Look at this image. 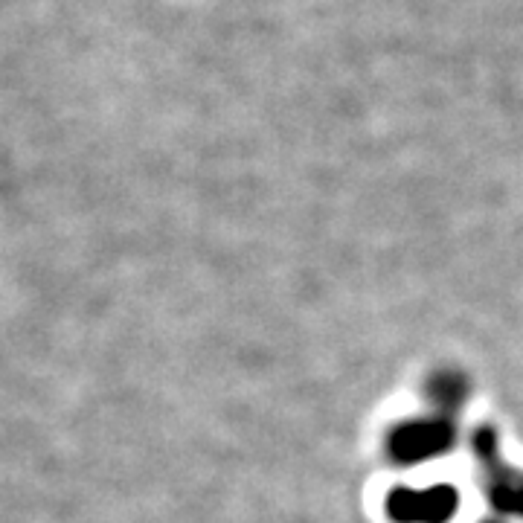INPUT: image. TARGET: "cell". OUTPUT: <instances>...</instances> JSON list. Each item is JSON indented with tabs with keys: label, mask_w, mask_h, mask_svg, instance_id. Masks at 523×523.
<instances>
[{
	"label": "cell",
	"mask_w": 523,
	"mask_h": 523,
	"mask_svg": "<svg viewBox=\"0 0 523 523\" xmlns=\"http://www.w3.org/2000/svg\"><path fill=\"white\" fill-rule=\"evenodd\" d=\"M460 492L448 483L431 489H404L387 494V518L393 523H448L457 515Z\"/></svg>",
	"instance_id": "cell-3"
},
{
	"label": "cell",
	"mask_w": 523,
	"mask_h": 523,
	"mask_svg": "<svg viewBox=\"0 0 523 523\" xmlns=\"http://www.w3.org/2000/svg\"><path fill=\"white\" fill-rule=\"evenodd\" d=\"M474 460L480 462L486 497L500 515L523 518V471L500 454V442L492 428H480L471 436Z\"/></svg>",
	"instance_id": "cell-2"
},
{
	"label": "cell",
	"mask_w": 523,
	"mask_h": 523,
	"mask_svg": "<svg viewBox=\"0 0 523 523\" xmlns=\"http://www.w3.org/2000/svg\"><path fill=\"white\" fill-rule=\"evenodd\" d=\"M457 442V407L436 404V413L396 425L387 436V457L399 465L436 460Z\"/></svg>",
	"instance_id": "cell-1"
}]
</instances>
